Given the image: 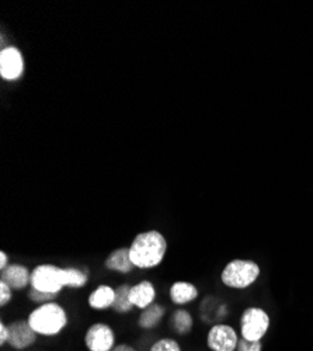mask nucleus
Instances as JSON below:
<instances>
[{
    "label": "nucleus",
    "instance_id": "obj_1",
    "mask_svg": "<svg viewBox=\"0 0 313 351\" xmlns=\"http://www.w3.org/2000/svg\"><path fill=\"white\" fill-rule=\"evenodd\" d=\"M90 274L79 267H60L42 263L32 270V288L47 294H60L64 288L82 289L89 284Z\"/></svg>",
    "mask_w": 313,
    "mask_h": 351
},
{
    "label": "nucleus",
    "instance_id": "obj_2",
    "mask_svg": "<svg viewBox=\"0 0 313 351\" xmlns=\"http://www.w3.org/2000/svg\"><path fill=\"white\" fill-rule=\"evenodd\" d=\"M128 247L135 269L153 270L164 261L168 242L160 230L149 229L138 233Z\"/></svg>",
    "mask_w": 313,
    "mask_h": 351
},
{
    "label": "nucleus",
    "instance_id": "obj_3",
    "mask_svg": "<svg viewBox=\"0 0 313 351\" xmlns=\"http://www.w3.org/2000/svg\"><path fill=\"white\" fill-rule=\"evenodd\" d=\"M28 324L41 337H56L62 335L69 326V313L60 302H48L38 305L27 315Z\"/></svg>",
    "mask_w": 313,
    "mask_h": 351
},
{
    "label": "nucleus",
    "instance_id": "obj_4",
    "mask_svg": "<svg viewBox=\"0 0 313 351\" xmlns=\"http://www.w3.org/2000/svg\"><path fill=\"white\" fill-rule=\"evenodd\" d=\"M260 276L259 263L249 258H234L226 263L221 273V281L231 289H246L258 282Z\"/></svg>",
    "mask_w": 313,
    "mask_h": 351
},
{
    "label": "nucleus",
    "instance_id": "obj_5",
    "mask_svg": "<svg viewBox=\"0 0 313 351\" xmlns=\"http://www.w3.org/2000/svg\"><path fill=\"white\" fill-rule=\"evenodd\" d=\"M271 326V317L260 306H249L240 315L239 332L240 337L249 341H262Z\"/></svg>",
    "mask_w": 313,
    "mask_h": 351
},
{
    "label": "nucleus",
    "instance_id": "obj_6",
    "mask_svg": "<svg viewBox=\"0 0 313 351\" xmlns=\"http://www.w3.org/2000/svg\"><path fill=\"white\" fill-rule=\"evenodd\" d=\"M117 344L116 330L105 322L92 324L83 335V346L88 351H112Z\"/></svg>",
    "mask_w": 313,
    "mask_h": 351
},
{
    "label": "nucleus",
    "instance_id": "obj_7",
    "mask_svg": "<svg viewBox=\"0 0 313 351\" xmlns=\"http://www.w3.org/2000/svg\"><path fill=\"white\" fill-rule=\"evenodd\" d=\"M239 340L240 337L234 326L215 324L207 332L205 346L210 351H236Z\"/></svg>",
    "mask_w": 313,
    "mask_h": 351
},
{
    "label": "nucleus",
    "instance_id": "obj_8",
    "mask_svg": "<svg viewBox=\"0 0 313 351\" xmlns=\"http://www.w3.org/2000/svg\"><path fill=\"white\" fill-rule=\"evenodd\" d=\"M10 337L8 346L14 351H25L32 348L38 341V335L28 324L27 317H17L8 324Z\"/></svg>",
    "mask_w": 313,
    "mask_h": 351
},
{
    "label": "nucleus",
    "instance_id": "obj_9",
    "mask_svg": "<svg viewBox=\"0 0 313 351\" xmlns=\"http://www.w3.org/2000/svg\"><path fill=\"white\" fill-rule=\"evenodd\" d=\"M24 73V56L23 52L9 45L0 51V77L8 82L18 80Z\"/></svg>",
    "mask_w": 313,
    "mask_h": 351
},
{
    "label": "nucleus",
    "instance_id": "obj_10",
    "mask_svg": "<svg viewBox=\"0 0 313 351\" xmlns=\"http://www.w3.org/2000/svg\"><path fill=\"white\" fill-rule=\"evenodd\" d=\"M0 281L10 285L13 291H24L32 285V270L21 263H10L0 271Z\"/></svg>",
    "mask_w": 313,
    "mask_h": 351
},
{
    "label": "nucleus",
    "instance_id": "obj_11",
    "mask_svg": "<svg viewBox=\"0 0 313 351\" xmlns=\"http://www.w3.org/2000/svg\"><path fill=\"white\" fill-rule=\"evenodd\" d=\"M156 297H158L156 287L149 280H142V281L131 285L129 300H131V304L139 311H144L148 306H151L152 304H155Z\"/></svg>",
    "mask_w": 313,
    "mask_h": 351
},
{
    "label": "nucleus",
    "instance_id": "obj_12",
    "mask_svg": "<svg viewBox=\"0 0 313 351\" xmlns=\"http://www.w3.org/2000/svg\"><path fill=\"white\" fill-rule=\"evenodd\" d=\"M104 269L112 273L131 274L135 270V266L129 256V247L121 246L110 252L104 258Z\"/></svg>",
    "mask_w": 313,
    "mask_h": 351
},
{
    "label": "nucleus",
    "instance_id": "obj_13",
    "mask_svg": "<svg viewBox=\"0 0 313 351\" xmlns=\"http://www.w3.org/2000/svg\"><path fill=\"white\" fill-rule=\"evenodd\" d=\"M200 297V291H198L197 285L190 281H175L168 288V298L176 306H184L188 305Z\"/></svg>",
    "mask_w": 313,
    "mask_h": 351
},
{
    "label": "nucleus",
    "instance_id": "obj_14",
    "mask_svg": "<svg viewBox=\"0 0 313 351\" xmlns=\"http://www.w3.org/2000/svg\"><path fill=\"white\" fill-rule=\"evenodd\" d=\"M114 301H116V288H112L108 284H100L88 297L89 308L97 312L111 309Z\"/></svg>",
    "mask_w": 313,
    "mask_h": 351
},
{
    "label": "nucleus",
    "instance_id": "obj_15",
    "mask_svg": "<svg viewBox=\"0 0 313 351\" xmlns=\"http://www.w3.org/2000/svg\"><path fill=\"white\" fill-rule=\"evenodd\" d=\"M166 306L159 304V302H155L152 304L151 306H148L147 309L140 311L138 319H136V325L140 330H155L158 329L162 322L166 316Z\"/></svg>",
    "mask_w": 313,
    "mask_h": 351
},
{
    "label": "nucleus",
    "instance_id": "obj_16",
    "mask_svg": "<svg viewBox=\"0 0 313 351\" xmlns=\"http://www.w3.org/2000/svg\"><path fill=\"white\" fill-rule=\"evenodd\" d=\"M168 328L175 335L180 337H186L191 335L194 329V317L191 312L184 308L175 309L168 317Z\"/></svg>",
    "mask_w": 313,
    "mask_h": 351
},
{
    "label": "nucleus",
    "instance_id": "obj_17",
    "mask_svg": "<svg viewBox=\"0 0 313 351\" xmlns=\"http://www.w3.org/2000/svg\"><path fill=\"white\" fill-rule=\"evenodd\" d=\"M129 289L131 284L128 282H121L116 287V301H114L111 309L117 315H128L135 309L129 300Z\"/></svg>",
    "mask_w": 313,
    "mask_h": 351
},
{
    "label": "nucleus",
    "instance_id": "obj_18",
    "mask_svg": "<svg viewBox=\"0 0 313 351\" xmlns=\"http://www.w3.org/2000/svg\"><path fill=\"white\" fill-rule=\"evenodd\" d=\"M148 351H183V347L177 339L163 336L156 339Z\"/></svg>",
    "mask_w": 313,
    "mask_h": 351
},
{
    "label": "nucleus",
    "instance_id": "obj_19",
    "mask_svg": "<svg viewBox=\"0 0 313 351\" xmlns=\"http://www.w3.org/2000/svg\"><path fill=\"white\" fill-rule=\"evenodd\" d=\"M61 295L60 294H47V292H41L38 289H34V288H28L27 291V298L28 301H32L34 304L38 305H44V304H48V302H53L58 300Z\"/></svg>",
    "mask_w": 313,
    "mask_h": 351
},
{
    "label": "nucleus",
    "instance_id": "obj_20",
    "mask_svg": "<svg viewBox=\"0 0 313 351\" xmlns=\"http://www.w3.org/2000/svg\"><path fill=\"white\" fill-rule=\"evenodd\" d=\"M13 289L6 282L0 281V306L5 308L13 301Z\"/></svg>",
    "mask_w": 313,
    "mask_h": 351
},
{
    "label": "nucleus",
    "instance_id": "obj_21",
    "mask_svg": "<svg viewBox=\"0 0 313 351\" xmlns=\"http://www.w3.org/2000/svg\"><path fill=\"white\" fill-rule=\"evenodd\" d=\"M236 351H263V343L262 341H249L240 337Z\"/></svg>",
    "mask_w": 313,
    "mask_h": 351
},
{
    "label": "nucleus",
    "instance_id": "obj_22",
    "mask_svg": "<svg viewBox=\"0 0 313 351\" xmlns=\"http://www.w3.org/2000/svg\"><path fill=\"white\" fill-rule=\"evenodd\" d=\"M9 337H10L9 326H8L6 322L2 319V320H0V347H5L9 343Z\"/></svg>",
    "mask_w": 313,
    "mask_h": 351
},
{
    "label": "nucleus",
    "instance_id": "obj_23",
    "mask_svg": "<svg viewBox=\"0 0 313 351\" xmlns=\"http://www.w3.org/2000/svg\"><path fill=\"white\" fill-rule=\"evenodd\" d=\"M10 265V257L5 250H0V271L5 270Z\"/></svg>",
    "mask_w": 313,
    "mask_h": 351
},
{
    "label": "nucleus",
    "instance_id": "obj_24",
    "mask_svg": "<svg viewBox=\"0 0 313 351\" xmlns=\"http://www.w3.org/2000/svg\"><path fill=\"white\" fill-rule=\"evenodd\" d=\"M112 351H139L134 344L129 343H118L116 347H114Z\"/></svg>",
    "mask_w": 313,
    "mask_h": 351
}]
</instances>
